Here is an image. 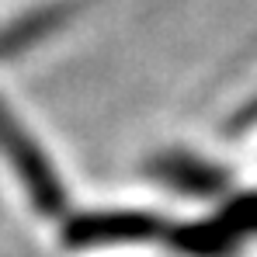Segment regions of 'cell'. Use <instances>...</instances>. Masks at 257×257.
<instances>
[{
	"mask_svg": "<svg viewBox=\"0 0 257 257\" xmlns=\"http://www.w3.org/2000/svg\"><path fill=\"white\" fill-rule=\"evenodd\" d=\"M7 150H11V160H14L18 174L25 177V188H28L32 202H35L39 209H56L59 198H63V195H59L63 188H59L56 174H52L49 160H45L42 146L35 143V136L18 128V115H14V111L7 115Z\"/></svg>",
	"mask_w": 257,
	"mask_h": 257,
	"instance_id": "cell-1",
	"label": "cell"
}]
</instances>
